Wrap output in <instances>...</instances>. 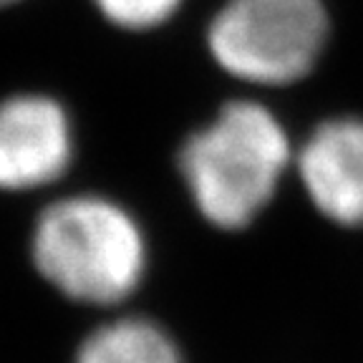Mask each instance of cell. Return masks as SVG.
I'll use <instances>...</instances> for the list:
<instances>
[{
    "mask_svg": "<svg viewBox=\"0 0 363 363\" xmlns=\"http://www.w3.org/2000/svg\"><path fill=\"white\" fill-rule=\"evenodd\" d=\"M290 162L283 124L257 101L227 104L189 136L179 169L197 210L222 230H242L262 212Z\"/></svg>",
    "mask_w": 363,
    "mask_h": 363,
    "instance_id": "1",
    "label": "cell"
},
{
    "mask_svg": "<svg viewBox=\"0 0 363 363\" xmlns=\"http://www.w3.org/2000/svg\"><path fill=\"white\" fill-rule=\"evenodd\" d=\"M38 272L71 301L113 306L144 278L147 245L134 217L104 197H68L38 217L30 240Z\"/></svg>",
    "mask_w": 363,
    "mask_h": 363,
    "instance_id": "2",
    "label": "cell"
},
{
    "mask_svg": "<svg viewBox=\"0 0 363 363\" xmlns=\"http://www.w3.org/2000/svg\"><path fill=\"white\" fill-rule=\"evenodd\" d=\"M325 0H225L207 28V48L230 76L255 86L306 79L328 43Z\"/></svg>",
    "mask_w": 363,
    "mask_h": 363,
    "instance_id": "3",
    "label": "cell"
},
{
    "mask_svg": "<svg viewBox=\"0 0 363 363\" xmlns=\"http://www.w3.org/2000/svg\"><path fill=\"white\" fill-rule=\"evenodd\" d=\"M71 157V119L56 99L18 94L0 101V189L51 184L68 169Z\"/></svg>",
    "mask_w": 363,
    "mask_h": 363,
    "instance_id": "4",
    "label": "cell"
},
{
    "mask_svg": "<svg viewBox=\"0 0 363 363\" xmlns=\"http://www.w3.org/2000/svg\"><path fill=\"white\" fill-rule=\"evenodd\" d=\"M303 187L315 210L343 227H363V119L318 124L298 157Z\"/></svg>",
    "mask_w": 363,
    "mask_h": 363,
    "instance_id": "5",
    "label": "cell"
},
{
    "mask_svg": "<svg viewBox=\"0 0 363 363\" xmlns=\"http://www.w3.org/2000/svg\"><path fill=\"white\" fill-rule=\"evenodd\" d=\"M76 363H182L174 340L144 318L101 325L81 343Z\"/></svg>",
    "mask_w": 363,
    "mask_h": 363,
    "instance_id": "6",
    "label": "cell"
},
{
    "mask_svg": "<svg viewBox=\"0 0 363 363\" xmlns=\"http://www.w3.org/2000/svg\"><path fill=\"white\" fill-rule=\"evenodd\" d=\"M104 21L121 30H152L169 23L184 0H91Z\"/></svg>",
    "mask_w": 363,
    "mask_h": 363,
    "instance_id": "7",
    "label": "cell"
},
{
    "mask_svg": "<svg viewBox=\"0 0 363 363\" xmlns=\"http://www.w3.org/2000/svg\"><path fill=\"white\" fill-rule=\"evenodd\" d=\"M16 3H21V0H0V8H6V6H16Z\"/></svg>",
    "mask_w": 363,
    "mask_h": 363,
    "instance_id": "8",
    "label": "cell"
}]
</instances>
